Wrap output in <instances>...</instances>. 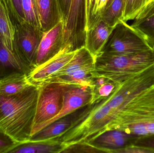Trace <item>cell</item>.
Here are the masks:
<instances>
[{"label": "cell", "instance_id": "obj_1", "mask_svg": "<svg viewBox=\"0 0 154 153\" xmlns=\"http://www.w3.org/2000/svg\"><path fill=\"white\" fill-rule=\"evenodd\" d=\"M38 94V85L32 84L16 94H0V130L18 143L31 137Z\"/></svg>", "mask_w": 154, "mask_h": 153}, {"label": "cell", "instance_id": "obj_2", "mask_svg": "<svg viewBox=\"0 0 154 153\" xmlns=\"http://www.w3.org/2000/svg\"><path fill=\"white\" fill-rule=\"evenodd\" d=\"M138 137L154 134V86L133 99L115 116L109 130Z\"/></svg>", "mask_w": 154, "mask_h": 153}, {"label": "cell", "instance_id": "obj_3", "mask_svg": "<svg viewBox=\"0 0 154 153\" xmlns=\"http://www.w3.org/2000/svg\"><path fill=\"white\" fill-rule=\"evenodd\" d=\"M154 64V49L133 54L102 52L95 57L93 78L103 77L120 84Z\"/></svg>", "mask_w": 154, "mask_h": 153}, {"label": "cell", "instance_id": "obj_4", "mask_svg": "<svg viewBox=\"0 0 154 153\" xmlns=\"http://www.w3.org/2000/svg\"><path fill=\"white\" fill-rule=\"evenodd\" d=\"M38 85V94L31 136L40 126L57 116L62 109L67 91L77 85L48 81Z\"/></svg>", "mask_w": 154, "mask_h": 153}, {"label": "cell", "instance_id": "obj_5", "mask_svg": "<svg viewBox=\"0 0 154 153\" xmlns=\"http://www.w3.org/2000/svg\"><path fill=\"white\" fill-rule=\"evenodd\" d=\"M153 49L138 31L122 20L114 27L102 52L115 54H133Z\"/></svg>", "mask_w": 154, "mask_h": 153}, {"label": "cell", "instance_id": "obj_6", "mask_svg": "<svg viewBox=\"0 0 154 153\" xmlns=\"http://www.w3.org/2000/svg\"><path fill=\"white\" fill-rule=\"evenodd\" d=\"M43 33L40 28L26 22L15 26L13 51L32 69L35 68L38 48Z\"/></svg>", "mask_w": 154, "mask_h": 153}, {"label": "cell", "instance_id": "obj_7", "mask_svg": "<svg viewBox=\"0 0 154 153\" xmlns=\"http://www.w3.org/2000/svg\"><path fill=\"white\" fill-rule=\"evenodd\" d=\"M86 35V0H71L65 22L64 46L69 45L74 51L85 46Z\"/></svg>", "mask_w": 154, "mask_h": 153}, {"label": "cell", "instance_id": "obj_8", "mask_svg": "<svg viewBox=\"0 0 154 153\" xmlns=\"http://www.w3.org/2000/svg\"><path fill=\"white\" fill-rule=\"evenodd\" d=\"M93 85H75L66 92L60 112L55 117L39 127L37 132L57 119L72 114L91 103L93 99Z\"/></svg>", "mask_w": 154, "mask_h": 153}, {"label": "cell", "instance_id": "obj_9", "mask_svg": "<svg viewBox=\"0 0 154 153\" xmlns=\"http://www.w3.org/2000/svg\"><path fill=\"white\" fill-rule=\"evenodd\" d=\"M75 51L69 45L65 46L51 59L32 69L28 75L29 81L36 85L47 81L51 76L60 71L72 59Z\"/></svg>", "mask_w": 154, "mask_h": 153}, {"label": "cell", "instance_id": "obj_10", "mask_svg": "<svg viewBox=\"0 0 154 153\" xmlns=\"http://www.w3.org/2000/svg\"><path fill=\"white\" fill-rule=\"evenodd\" d=\"M65 22L61 20L48 31L43 32L38 48L35 67L51 59L64 47Z\"/></svg>", "mask_w": 154, "mask_h": 153}, {"label": "cell", "instance_id": "obj_11", "mask_svg": "<svg viewBox=\"0 0 154 153\" xmlns=\"http://www.w3.org/2000/svg\"><path fill=\"white\" fill-rule=\"evenodd\" d=\"M139 137L122 130L114 129L104 132L89 144L105 153H113L116 150L134 145Z\"/></svg>", "mask_w": 154, "mask_h": 153}, {"label": "cell", "instance_id": "obj_12", "mask_svg": "<svg viewBox=\"0 0 154 153\" xmlns=\"http://www.w3.org/2000/svg\"><path fill=\"white\" fill-rule=\"evenodd\" d=\"M32 70L7 47L0 36V79L16 73L28 75Z\"/></svg>", "mask_w": 154, "mask_h": 153}, {"label": "cell", "instance_id": "obj_13", "mask_svg": "<svg viewBox=\"0 0 154 153\" xmlns=\"http://www.w3.org/2000/svg\"><path fill=\"white\" fill-rule=\"evenodd\" d=\"M95 64V57L85 46L82 47L75 51L73 58L63 68L51 76L46 82H60L78 71Z\"/></svg>", "mask_w": 154, "mask_h": 153}, {"label": "cell", "instance_id": "obj_14", "mask_svg": "<svg viewBox=\"0 0 154 153\" xmlns=\"http://www.w3.org/2000/svg\"><path fill=\"white\" fill-rule=\"evenodd\" d=\"M41 29L48 31L62 19L58 0H34Z\"/></svg>", "mask_w": 154, "mask_h": 153}, {"label": "cell", "instance_id": "obj_15", "mask_svg": "<svg viewBox=\"0 0 154 153\" xmlns=\"http://www.w3.org/2000/svg\"><path fill=\"white\" fill-rule=\"evenodd\" d=\"M113 28L101 20L87 31L85 47L94 57L102 53Z\"/></svg>", "mask_w": 154, "mask_h": 153}, {"label": "cell", "instance_id": "obj_16", "mask_svg": "<svg viewBox=\"0 0 154 153\" xmlns=\"http://www.w3.org/2000/svg\"><path fill=\"white\" fill-rule=\"evenodd\" d=\"M66 148V145L55 138L18 143L8 153H61Z\"/></svg>", "mask_w": 154, "mask_h": 153}, {"label": "cell", "instance_id": "obj_17", "mask_svg": "<svg viewBox=\"0 0 154 153\" xmlns=\"http://www.w3.org/2000/svg\"><path fill=\"white\" fill-rule=\"evenodd\" d=\"M78 110L48 125L31 137L29 141H41L57 138L67 130L75 118Z\"/></svg>", "mask_w": 154, "mask_h": 153}, {"label": "cell", "instance_id": "obj_18", "mask_svg": "<svg viewBox=\"0 0 154 153\" xmlns=\"http://www.w3.org/2000/svg\"><path fill=\"white\" fill-rule=\"evenodd\" d=\"M32 84L28 75L16 73L0 79V94L10 96L20 92Z\"/></svg>", "mask_w": 154, "mask_h": 153}, {"label": "cell", "instance_id": "obj_19", "mask_svg": "<svg viewBox=\"0 0 154 153\" xmlns=\"http://www.w3.org/2000/svg\"><path fill=\"white\" fill-rule=\"evenodd\" d=\"M15 26L6 7L0 0V36L8 48L13 51Z\"/></svg>", "mask_w": 154, "mask_h": 153}, {"label": "cell", "instance_id": "obj_20", "mask_svg": "<svg viewBox=\"0 0 154 153\" xmlns=\"http://www.w3.org/2000/svg\"><path fill=\"white\" fill-rule=\"evenodd\" d=\"M126 0H109L102 15L101 20L109 27L114 28L123 20Z\"/></svg>", "mask_w": 154, "mask_h": 153}, {"label": "cell", "instance_id": "obj_21", "mask_svg": "<svg viewBox=\"0 0 154 153\" xmlns=\"http://www.w3.org/2000/svg\"><path fill=\"white\" fill-rule=\"evenodd\" d=\"M131 26L138 31L154 48V13L142 19L134 20Z\"/></svg>", "mask_w": 154, "mask_h": 153}, {"label": "cell", "instance_id": "obj_22", "mask_svg": "<svg viewBox=\"0 0 154 153\" xmlns=\"http://www.w3.org/2000/svg\"><path fill=\"white\" fill-rule=\"evenodd\" d=\"M119 84L103 77L94 78L93 80V99L92 102L100 99L108 97L112 94Z\"/></svg>", "mask_w": 154, "mask_h": 153}, {"label": "cell", "instance_id": "obj_23", "mask_svg": "<svg viewBox=\"0 0 154 153\" xmlns=\"http://www.w3.org/2000/svg\"><path fill=\"white\" fill-rule=\"evenodd\" d=\"M8 10L14 26L25 22L22 0H1Z\"/></svg>", "mask_w": 154, "mask_h": 153}, {"label": "cell", "instance_id": "obj_24", "mask_svg": "<svg viewBox=\"0 0 154 153\" xmlns=\"http://www.w3.org/2000/svg\"><path fill=\"white\" fill-rule=\"evenodd\" d=\"M150 0H126L123 21L127 22L134 20Z\"/></svg>", "mask_w": 154, "mask_h": 153}, {"label": "cell", "instance_id": "obj_25", "mask_svg": "<svg viewBox=\"0 0 154 153\" xmlns=\"http://www.w3.org/2000/svg\"><path fill=\"white\" fill-rule=\"evenodd\" d=\"M22 4L25 22L41 29L34 0H22Z\"/></svg>", "mask_w": 154, "mask_h": 153}, {"label": "cell", "instance_id": "obj_26", "mask_svg": "<svg viewBox=\"0 0 154 153\" xmlns=\"http://www.w3.org/2000/svg\"><path fill=\"white\" fill-rule=\"evenodd\" d=\"M109 1V0H94L87 31L101 20L102 15Z\"/></svg>", "mask_w": 154, "mask_h": 153}, {"label": "cell", "instance_id": "obj_27", "mask_svg": "<svg viewBox=\"0 0 154 153\" xmlns=\"http://www.w3.org/2000/svg\"><path fill=\"white\" fill-rule=\"evenodd\" d=\"M63 153H105L104 151L87 143L74 144L66 147Z\"/></svg>", "mask_w": 154, "mask_h": 153}, {"label": "cell", "instance_id": "obj_28", "mask_svg": "<svg viewBox=\"0 0 154 153\" xmlns=\"http://www.w3.org/2000/svg\"><path fill=\"white\" fill-rule=\"evenodd\" d=\"M18 144L10 136L0 130V153H8Z\"/></svg>", "mask_w": 154, "mask_h": 153}, {"label": "cell", "instance_id": "obj_29", "mask_svg": "<svg viewBox=\"0 0 154 153\" xmlns=\"http://www.w3.org/2000/svg\"><path fill=\"white\" fill-rule=\"evenodd\" d=\"M113 153H154V152L148 148L132 145L116 150L113 152Z\"/></svg>", "mask_w": 154, "mask_h": 153}, {"label": "cell", "instance_id": "obj_30", "mask_svg": "<svg viewBox=\"0 0 154 153\" xmlns=\"http://www.w3.org/2000/svg\"><path fill=\"white\" fill-rule=\"evenodd\" d=\"M134 145L151 149L154 152V134L139 137Z\"/></svg>", "mask_w": 154, "mask_h": 153}, {"label": "cell", "instance_id": "obj_31", "mask_svg": "<svg viewBox=\"0 0 154 153\" xmlns=\"http://www.w3.org/2000/svg\"><path fill=\"white\" fill-rule=\"evenodd\" d=\"M154 13V0H150L148 3L142 9L135 20H138L146 18Z\"/></svg>", "mask_w": 154, "mask_h": 153}, {"label": "cell", "instance_id": "obj_32", "mask_svg": "<svg viewBox=\"0 0 154 153\" xmlns=\"http://www.w3.org/2000/svg\"><path fill=\"white\" fill-rule=\"evenodd\" d=\"M62 19L64 22L66 21L70 9L71 0H58Z\"/></svg>", "mask_w": 154, "mask_h": 153}, {"label": "cell", "instance_id": "obj_33", "mask_svg": "<svg viewBox=\"0 0 154 153\" xmlns=\"http://www.w3.org/2000/svg\"><path fill=\"white\" fill-rule=\"evenodd\" d=\"M94 1V0H86V31L89 22L91 13Z\"/></svg>", "mask_w": 154, "mask_h": 153}, {"label": "cell", "instance_id": "obj_34", "mask_svg": "<svg viewBox=\"0 0 154 153\" xmlns=\"http://www.w3.org/2000/svg\"></svg>", "mask_w": 154, "mask_h": 153}]
</instances>
